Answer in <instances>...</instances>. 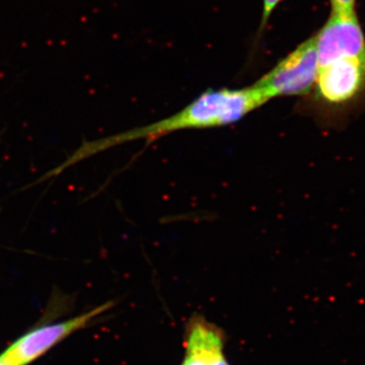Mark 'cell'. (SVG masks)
Segmentation results:
<instances>
[{
    "mask_svg": "<svg viewBox=\"0 0 365 365\" xmlns=\"http://www.w3.org/2000/svg\"><path fill=\"white\" fill-rule=\"evenodd\" d=\"M266 103L267 101L254 86L242 90H209L182 108L181 111L160 121L98 140H83L78 150L61 165L48 172V177L58 176L67 168L119 144L139 139L155 140L174 132L215 128L237 123Z\"/></svg>",
    "mask_w": 365,
    "mask_h": 365,
    "instance_id": "cell-1",
    "label": "cell"
},
{
    "mask_svg": "<svg viewBox=\"0 0 365 365\" xmlns=\"http://www.w3.org/2000/svg\"><path fill=\"white\" fill-rule=\"evenodd\" d=\"M318 71L314 36L300 44L254 86L267 102L274 98L306 96L316 85Z\"/></svg>",
    "mask_w": 365,
    "mask_h": 365,
    "instance_id": "cell-2",
    "label": "cell"
},
{
    "mask_svg": "<svg viewBox=\"0 0 365 365\" xmlns=\"http://www.w3.org/2000/svg\"><path fill=\"white\" fill-rule=\"evenodd\" d=\"M113 302H107L74 318L38 327L19 338L1 353V356L11 365H29L39 359L52 347L66 339L72 333L88 325L91 319L109 309Z\"/></svg>",
    "mask_w": 365,
    "mask_h": 365,
    "instance_id": "cell-3",
    "label": "cell"
},
{
    "mask_svg": "<svg viewBox=\"0 0 365 365\" xmlns=\"http://www.w3.org/2000/svg\"><path fill=\"white\" fill-rule=\"evenodd\" d=\"M314 88L327 106L353 104L365 91V56L345 57L319 67Z\"/></svg>",
    "mask_w": 365,
    "mask_h": 365,
    "instance_id": "cell-4",
    "label": "cell"
},
{
    "mask_svg": "<svg viewBox=\"0 0 365 365\" xmlns=\"http://www.w3.org/2000/svg\"><path fill=\"white\" fill-rule=\"evenodd\" d=\"M314 38L319 67L345 57L365 56V37L357 16L332 13Z\"/></svg>",
    "mask_w": 365,
    "mask_h": 365,
    "instance_id": "cell-5",
    "label": "cell"
},
{
    "mask_svg": "<svg viewBox=\"0 0 365 365\" xmlns=\"http://www.w3.org/2000/svg\"><path fill=\"white\" fill-rule=\"evenodd\" d=\"M225 348V335L220 327L203 317H192L185 332L181 365H230Z\"/></svg>",
    "mask_w": 365,
    "mask_h": 365,
    "instance_id": "cell-6",
    "label": "cell"
},
{
    "mask_svg": "<svg viewBox=\"0 0 365 365\" xmlns=\"http://www.w3.org/2000/svg\"><path fill=\"white\" fill-rule=\"evenodd\" d=\"M355 2L356 0H331L332 13L347 16H357Z\"/></svg>",
    "mask_w": 365,
    "mask_h": 365,
    "instance_id": "cell-7",
    "label": "cell"
},
{
    "mask_svg": "<svg viewBox=\"0 0 365 365\" xmlns=\"http://www.w3.org/2000/svg\"><path fill=\"white\" fill-rule=\"evenodd\" d=\"M280 1L281 0H264L263 16H262L261 21L262 28L266 26L274 9L278 6V4H279Z\"/></svg>",
    "mask_w": 365,
    "mask_h": 365,
    "instance_id": "cell-8",
    "label": "cell"
},
{
    "mask_svg": "<svg viewBox=\"0 0 365 365\" xmlns=\"http://www.w3.org/2000/svg\"><path fill=\"white\" fill-rule=\"evenodd\" d=\"M0 365H11L9 364V362L6 361V359H4V357L0 355Z\"/></svg>",
    "mask_w": 365,
    "mask_h": 365,
    "instance_id": "cell-9",
    "label": "cell"
}]
</instances>
